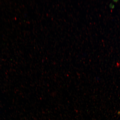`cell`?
<instances>
[{
  "instance_id": "cell-1",
  "label": "cell",
  "mask_w": 120,
  "mask_h": 120,
  "mask_svg": "<svg viewBox=\"0 0 120 120\" xmlns=\"http://www.w3.org/2000/svg\"><path fill=\"white\" fill-rule=\"evenodd\" d=\"M109 7H110V8H114V6L113 4H110V5H109Z\"/></svg>"
}]
</instances>
